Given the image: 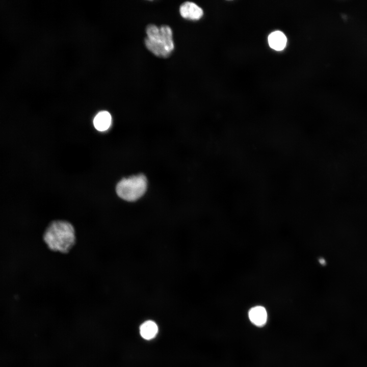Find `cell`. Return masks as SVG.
<instances>
[{
	"instance_id": "6da1fadb",
	"label": "cell",
	"mask_w": 367,
	"mask_h": 367,
	"mask_svg": "<svg viewBox=\"0 0 367 367\" xmlns=\"http://www.w3.org/2000/svg\"><path fill=\"white\" fill-rule=\"evenodd\" d=\"M147 37L145 44L147 48L158 57H169L174 48L172 31L170 27L163 25L158 27L148 24L146 29Z\"/></svg>"
},
{
	"instance_id": "7a4b0ae2",
	"label": "cell",
	"mask_w": 367,
	"mask_h": 367,
	"mask_svg": "<svg viewBox=\"0 0 367 367\" xmlns=\"http://www.w3.org/2000/svg\"><path fill=\"white\" fill-rule=\"evenodd\" d=\"M44 240L51 250L66 253L74 244V229L68 222L54 221L45 230Z\"/></svg>"
},
{
	"instance_id": "3957f363",
	"label": "cell",
	"mask_w": 367,
	"mask_h": 367,
	"mask_svg": "<svg viewBox=\"0 0 367 367\" xmlns=\"http://www.w3.org/2000/svg\"><path fill=\"white\" fill-rule=\"evenodd\" d=\"M148 187L146 177L138 174L127 178H122L116 186V193L118 196L127 201H135L142 197Z\"/></svg>"
},
{
	"instance_id": "277c9868",
	"label": "cell",
	"mask_w": 367,
	"mask_h": 367,
	"mask_svg": "<svg viewBox=\"0 0 367 367\" xmlns=\"http://www.w3.org/2000/svg\"><path fill=\"white\" fill-rule=\"evenodd\" d=\"M180 15L189 20H199L203 15V10L197 4L191 2H186L179 8Z\"/></svg>"
},
{
	"instance_id": "5b68a950",
	"label": "cell",
	"mask_w": 367,
	"mask_h": 367,
	"mask_svg": "<svg viewBox=\"0 0 367 367\" xmlns=\"http://www.w3.org/2000/svg\"><path fill=\"white\" fill-rule=\"evenodd\" d=\"M248 317L253 324L258 327H262L267 322V312L264 307L256 306L249 310Z\"/></svg>"
},
{
	"instance_id": "8992f818",
	"label": "cell",
	"mask_w": 367,
	"mask_h": 367,
	"mask_svg": "<svg viewBox=\"0 0 367 367\" xmlns=\"http://www.w3.org/2000/svg\"><path fill=\"white\" fill-rule=\"evenodd\" d=\"M111 120V114L107 111H103L99 112L95 116L93 119V124L97 130L103 132L110 127Z\"/></svg>"
},
{
	"instance_id": "52a82bcc",
	"label": "cell",
	"mask_w": 367,
	"mask_h": 367,
	"mask_svg": "<svg viewBox=\"0 0 367 367\" xmlns=\"http://www.w3.org/2000/svg\"><path fill=\"white\" fill-rule=\"evenodd\" d=\"M287 39L285 35L280 31H275L271 33L268 37V43L270 46L276 50H281L286 46Z\"/></svg>"
},
{
	"instance_id": "ba28073f",
	"label": "cell",
	"mask_w": 367,
	"mask_h": 367,
	"mask_svg": "<svg viewBox=\"0 0 367 367\" xmlns=\"http://www.w3.org/2000/svg\"><path fill=\"white\" fill-rule=\"evenodd\" d=\"M158 332V325L151 320H147L143 322L140 327V335L143 338L146 340L153 339L155 337Z\"/></svg>"
},
{
	"instance_id": "9c48e42d",
	"label": "cell",
	"mask_w": 367,
	"mask_h": 367,
	"mask_svg": "<svg viewBox=\"0 0 367 367\" xmlns=\"http://www.w3.org/2000/svg\"><path fill=\"white\" fill-rule=\"evenodd\" d=\"M320 262L321 264H323L325 261H324V260L323 259H321L320 260Z\"/></svg>"
}]
</instances>
